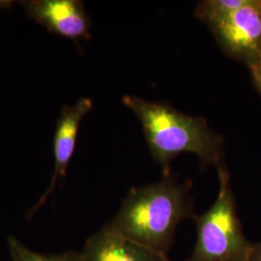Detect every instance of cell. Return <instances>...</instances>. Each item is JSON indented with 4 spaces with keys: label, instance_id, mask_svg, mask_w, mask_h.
I'll list each match as a JSON object with an SVG mask.
<instances>
[{
    "label": "cell",
    "instance_id": "277c9868",
    "mask_svg": "<svg viewBox=\"0 0 261 261\" xmlns=\"http://www.w3.org/2000/svg\"><path fill=\"white\" fill-rule=\"evenodd\" d=\"M224 53L249 67L261 58V1L251 2L210 25Z\"/></svg>",
    "mask_w": 261,
    "mask_h": 261
},
{
    "label": "cell",
    "instance_id": "5b68a950",
    "mask_svg": "<svg viewBox=\"0 0 261 261\" xmlns=\"http://www.w3.org/2000/svg\"><path fill=\"white\" fill-rule=\"evenodd\" d=\"M28 17L49 32L74 41L90 39V22L77 0H30L21 1Z\"/></svg>",
    "mask_w": 261,
    "mask_h": 261
},
{
    "label": "cell",
    "instance_id": "30bf717a",
    "mask_svg": "<svg viewBox=\"0 0 261 261\" xmlns=\"http://www.w3.org/2000/svg\"><path fill=\"white\" fill-rule=\"evenodd\" d=\"M252 71V77L254 81V84L258 90L261 92V58L253 65L250 67Z\"/></svg>",
    "mask_w": 261,
    "mask_h": 261
},
{
    "label": "cell",
    "instance_id": "8fae6325",
    "mask_svg": "<svg viewBox=\"0 0 261 261\" xmlns=\"http://www.w3.org/2000/svg\"><path fill=\"white\" fill-rule=\"evenodd\" d=\"M249 261H261V241L256 244H252Z\"/></svg>",
    "mask_w": 261,
    "mask_h": 261
},
{
    "label": "cell",
    "instance_id": "7a4b0ae2",
    "mask_svg": "<svg viewBox=\"0 0 261 261\" xmlns=\"http://www.w3.org/2000/svg\"><path fill=\"white\" fill-rule=\"evenodd\" d=\"M122 102L141 122L151 154L164 177L170 175V163L181 153L195 154L203 166H222L223 141L203 118L179 112L168 103L136 96H124Z\"/></svg>",
    "mask_w": 261,
    "mask_h": 261
},
{
    "label": "cell",
    "instance_id": "3957f363",
    "mask_svg": "<svg viewBox=\"0 0 261 261\" xmlns=\"http://www.w3.org/2000/svg\"><path fill=\"white\" fill-rule=\"evenodd\" d=\"M217 168L219 194L208 211L194 216L196 244L186 261H249L252 243L243 232L229 173L224 166Z\"/></svg>",
    "mask_w": 261,
    "mask_h": 261
},
{
    "label": "cell",
    "instance_id": "6da1fadb",
    "mask_svg": "<svg viewBox=\"0 0 261 261\" xmlns=\"http://www.w3.org/2000/svg\"><path fill=\"white\" fill-rule=\"evenodd\" d=\"M189 182L169 175L132 188L116 215L103 226L130 241L168 254L180 223L194 218Z\"/></svg>",
    "mask_w": 261,
    "mask_h": 261
},
{
    "label": "cell",
    "instance_id": "ba28073f",
    "mask_svg": "<svg viewBox=\"0 0 261 261\" xmlns=\"http://www.w3.org/2000/svg\"><path fill=\"white\" fill-rule=\"evenodd\" d=\"M251 0H205L199 2L196 9V17L208 28L218 20L248 5Z\"/></svg>",
    "mask_w": 261,
    "mask_h": 261
},
{
    "label": "cell",
    "instance_id": "9c48e42d",
    "mask_svg": "<svg viewBox=\"0 0 261 261\" xmlns=\"http://www.w3.org/2000/svg\"><path fill=\"white\" fill-rule=\"evenodd\" d=\"M7 246L12 261H79V252L44 254L29 249L16 236L7 238Z\"/></svg>",
    "mask_w": 261,
    "mask_h": 261
},
{
    "label": "cell",
    "instance_id": "52a82bcc",
    "mask_svg": "<svg viewBox=\"0 0 261 261\" xmlns=\"http://www.w3.org/2000/svg\"><path fill=\"white\" fill-rule=\"evenodd\" d=\"M79 261H171L168 254L130 241L103 226L79 252Z\"/></svg>",
    "mask_w": 261,
    "mask_h": 261
},
{
    "label": "cell",
    "instance_id": "8992f818",
    "mask_svg": "<svg viewBox=\"0 0 261 261\" xmlns=\"http://www.w3.org/2000/svg\"><path fill=\"white\" fill-rule=\"evenodd\" d=\"M92 108L93 103L88 98H82L73 107L64 106L62 108L56 124L54 139L55 170L49 186L44 195L41 196L36 205L28 212V218L34 214L46 202L47 197L55 193L58 180L65 177L68 166L75 152V142L81 123L84 116L92 110Z\"/></svg>",
    "mask_w": 261,
    "mask_h": 261
}]
</instances>
